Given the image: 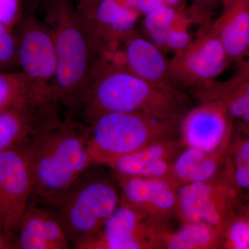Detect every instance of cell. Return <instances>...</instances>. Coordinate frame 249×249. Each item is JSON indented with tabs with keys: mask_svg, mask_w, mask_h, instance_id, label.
<instances>
[{
	"mask_svg": "<svg viewBox=\"0 0 249 249\" xmlns=\"http://www.w3.org/2000/svg\"><path fill=\"white\" fill-rule=\"evenodd\" d=\"M33 178L31 199L55 209L94 165L88 148V126L72 116L27 142Z\"/></svg>",
	"mask_w": 249,
	"mask_h": 249,
	"instance_id": "cell-1",
	"label": "cell"
},
{
	"mask_svg": "<svg viewBox=\"0 0 249 249\" xmlns=\"http://www.w3.org/2000/svg\"><path fill=\"white\" fill-rule=\"evenodd\" d=\"M78 111L89 125L107 113H133L163 120H179L188 111L186 95L156 88L115 59L98 64Z\"/></svg>",
	"mask_w": 249,
	"mask_h": 249,
	"instance_id": "cell-2",
	"label": "cell"
},
{
	"mask_svg": "<svg viewBox=\"0 0 249 249\" xmlns=\"http://www.w3.org/2000/svg\"><path fill=\"white\" fill-rule=\"evenodd\" d=\"M42 18L52 31L56 52L54 98L72 116L79 109L95 70L104 58L72 0H57Z\"/></svg>",
	"mask_w": 249,
	"mask_h": 249,
	"instance_id": "cell-3",
	"label": "cell"
},
{
	"mask_svg": "<svg viewBox=\"0 0 249 249\" xmlns=\"http://www.w3.org/2000/svg\"><path fill=\"white\" fill-rule=\"evenodd\" d=\"M179 120L133 113H107L88 126V148L94 165H108L149 144L178 138Z\"/></svg>",
	"mask_w": 249,
	"mask_h": 249,
	"instance_id": "cell-4",
	"label": "cell"
},
{
	"mask_svg": "<svg viewBox=\"0 0 249 249\" xmlns=\"http://www.w3.org/2000/svg\"><path fill=\"white\" fill-rule=\"evenodd\" d=\"M121 200L112 181L88 170L53 209L71 247L83 249L98 235Z\"/></svg>",
	"mask_w": 249,
	"mask_h": 249,
	"instance_id": "cell-5",
	"label": "cell"
},
{
	"mask_svg": "<svg viewBox=\"0 0 249 249\" xmlns=\"http://www.w3.org/2000/svg\"><path fill=\"white\" fill-rule=\"evenodd\" d=\"M13 33L19 71L30 80L36 91L56 102L54 98L56 52L49 26L39 16L22 12Z\"/></svg>",
	"mask_w": 249,
	"mask_h": 249,
	"instance_id": "cell-6",
	"label": "cell"
},
{
	"mask_svg": "<svg viewBox=\"0 0 249 249\" xmlns=\"http://www.w3.org/2000/svg\"><path fill=\"white\" fill-rule=\"evenodd\" d=\"M229 62L220 41L206 29L186 47L177 50L168 64L175 84L191 91L215 80Z\"/></svg>",
	"mask_w": 249,
	"mask_h": 249,
	"instance_id": "cell-7",
	"label": "cell"
},
{
	"mask_svg": "<svg viewBox=\"0 0 249 249\" xmlns=\"http://www.w3.org/2000/svg\"><path fill=\"white\" fill-rule=\"evenodd\" d=\"M28 142L0 152V225L16 243L19 221L32 196Z\"/></svg>",
	"mask_w": 249,
	"mask_h": 249,
	"instance_id": "cell-8",
	"label": "cell"
},
{
	"mask_svg": "<svg viewBox=\"0 0 249 249\" xmlns=\"http://www.w3.org/2000/svg\"><path fill=\"white\" fill-rule=\"evenodd\" d=\"M237 193L223 178L181 185L178 190V217L183 224H207L221 233L235 213Z\"/></svg>",
	"mask_w": 249,
	"mask_h": 249,
	"instance_id": "cell-9",
	"label": "cell"
},
{
	"mask_svg": "<svg viewBox=\"0 0 249 249\" xmlns=\"http://www.w3.org/2000/svg\"><path fill=\"white\" fill-rule=\"evenodd\" d=\"M167 230L121 200L101 231L83 249H162Z\"/></svg>",
	"mask_w": 249,
	"mask_h": 249,
	"instance_id": "cell-10",
	"label": "cell"
},
{
	"mask_svg": "<svg viewBox=\"0 0 249 249\" xmlns=\"http://www.w3.org/2000/svg\"><path fill=\"white\" fill-rule=\"evenodd\" d=\"M58 103L42 98L27 100L0 113V152L19 146L62 120Z\"/></svg>",
	"mask_w": 249,
	"mask_h": 249,
	"instance_id": "cell-11",
	"label": "cell"
},
{
	"mask_svg": "<svg viewBox=\"0 0 249 249\" xmlns=\"http://www.w3.org/2000/svg\"><path fill=\"white\" fill-rule=\"evenodd\" d=\"M121 200L166 228L178 213V185L172 178H148L114 175Z\"/></svg>",
	"mask_w": 249,
	"mask_h": 249,
	"instance_id": "cell-12",
	"label": "cell"
},
{
	"mask_svg": "<svg viewBox=\"0 0 249 249\" xmlns=\"http://www.w3.org/2000/svg\"><path fill=\"white\" fill-rule=\"evenodd\" d=\"M232 131V120L225 106L210 101L188 109L181 119L179 137L186 147L211 152L219 148Z\"/></svg>",
	"mask_w": 249,
	"mask_h": 249,
	"instance_id": "cell-13",
	"label": "cell"
},
{
	"mask_svg": "<svg viewBox=\"0 0 249 249\" xmlns=\"http://www.w3.org/2000/svg\"><path fill=\"white\" fill-rule=\"evenodd\" d=\"M185 148L186 146L180 137L163 139L124 156L107 167L112 170L114 175L172 178L175 160Z\"/></svg>",
	"mask_w": 249,
	"mask_h": 249,
	"instance_id": "cell-14",
	"label": "cell"
},
{
	"mask_svg": "<svg viewBox=\"0 0 249 249\" xmlns=\"http://www.w3.org/2000/svg\"><path fill=\"white\" fill-rule=\"evenodd\" d=\"M123 64L136 76L156 88L176 95H185L170 76L169 64L157 46L135 32L123 42Z\"/></svg>",
	"mask_w": 249,
	"mask_h": 249,
	"instance_id": "cell-15",
	"label": "cell"
},
{
	"mask_svg": "<svg viewBox=\"0 0 249 249\" xmlns=\"http://www.w3.org/2000/svg\"><path fill=\"white\" fill-rule=\"evenodd\" d=\"M30 201L21 217L18 229V249H70V241L55 211Z\"/></svg>",
	"mask_w": 249,
	"mask_h": 249,
	"instance_id": "cell-16",
	"label": "cell"
},
{
	"mask_svg": "<svg viewBox=\"0 0 249 249\" xmlns=\"http://www.w3.org/2000/svg\"><path fill=\"white\" fill-rule=\"evenodd\" d=\"M220 16L209 30L217 36L230 62H240L249 50V0H222Z\"/></svg>",
	"mask_w": 249,
	"mask_h": 249,
	"instance_id": "cell-17",
	"label": "cell"
},
{
	"mask_svg": "<svg viewBox=\"0 0 249 249\" xmlns=\"http://www.w3.org/2000/svg\"><path fill=\"white\" fill-rule=\"evenodd\" d=\"M232 137V131L220 147L213 152H206L186 147L177 157L172 178L178 186L186 183L204 182L216 178L224 165L226 155Z\"/></svg>",
	"mask_w": 249,
	"mask_h": 249,
	"instance_id": "cell-18",
	"label": "cell"
},
{
	"mask_svg": "<svg viewBox=\"0 0 249 249\" xmlns=\"http://www.w3.org/2000/svg\"><path fill=\"white\" fill-rule=\"evenodd\" d=\"M191 93L200 103H222L232 120L238 119L249 125V79L232 76L225 81L214 80Z\"/></svg>",
	"mask_w": 249,
	"mask_h": 249,
	"instance_id": "cell-19",
	"label": "cell"
},
{
	"mask_svg": "<svg viewBox=\"0 0 249 249\" xmlns=\"http://www.w3.org/2000/svg\"><path fill=\"white\" fill-rule=\"evenodd\" d=\"M220 232L215 228L199 223H186L178 231H165L163 248L211 249L220 247Z\"/></svg>",
	"mask_w": 249,
	"mask_h": 249,
	"instance_id": "cell-20",
	"label": "cell"
},
{
	"mask_svg": "<svg viewBox=\"0 0 249 249\" xmlns=\"http://www.w3.org/2000/svg\"><path fill=\"white\" fill-rule=\"evenodd\" d=\"M223 179L235 191H245L249 194V139H232L228 148Z\"/></svg>",
	"mask_w": 249,
	"mask_h": 249,
	"instance_id": "cell-21",
	"label": "cell"
},
{
	"mask_svg": "<svg viewBox=\"0 0 249 249\" xmlns=\"http://www.w3.org/2000/svg\"><path fill=\"white\" fill-rule=\"evenodd\" d=\"M34 98L49 99L36 91L22 71L0 72V113Z\"/></svg>",
	"mask_w": 249,
	"mask_h": 249,
	"instance_id": "cell-22",
	"label": "cell"
},
{
	"mask_svg": "<svg viewBox=\"0 0 249 249\" xmlns=\"http://www.w3.org/2000/svg\"><path fill=\"white\" fill-rule=\"evenodd\" d=\"M220 248L249 249V219L245 214L235 212L228 219L221 231Z\"/></svg>",
	"mask_w": 249,
	"mask_h": 249,
	"instance_id": "cell-23",
	"label": "cell"
},
{
	"mask_svg": "<svg viewBox=\"0 0 249 249\" xmlns=\"http://www.w3.org/2000/svg\"><path fill=\"white\" fill-rule=\"evenodd\" d=\"M178 12L175 8L165 6L145 15L144 27L152 38L163 45L167 33L172 29Z\"/></svg>",
	"mask_w": 249,
	"mask_h": 249,
	"instance_id": "cell-24",
	"label": "cell"
},
{
	"mask_svg": "<svg viewBox=\"0 0 249 249\" xmlns=\"http://www.w3.org/2000/svg\"><path fill=\"white\" fill-rule=\"evenodd\" d=\"M19 71L13 29L0 22V72Z\"/></svg>",
	"mask_w": 249,
	"mask_h": 249,
	"instance_id": "cell-25",
	"label": "cell"
},
{
	"mask_svg": "<svg viewBox=\"0 0 249 249\" xmlns=\"http://www.w3.org/2000/svg\"><path fill=\"white\" fill-rule=\"evenodd\" d=\"M222 0H193L191 6L188 8V14L193 22L199 23L203 30L211 25L213 11L219 1Z\"/></svg>",
	"mask_w": 249,
	"mask_h": 249,
	"instance_id": "cell-26",
	"label": "cell"
},
{
	"mask_svg": "<svg viewBox=\"0 0 249 249\" xmlns=\"http://www.w3.org/2000/svg\"><path fill=\"white\" fill-rule=\"evenodd\" d=\"M191 41V37L186 32L183 31H175L172 28L165 36L163 45H167L170 48L178 50L186 47Z\"/></svg>",
	"mask_w": 249,
	"mask_h": 249,
	"instance_id": "cell-27",
	"label": "cell"
},
{
	"mask_svg": "<svg viewBox=\"0 0 249 249\" xmlns=\"http://www.w3.org/2000/svg\"><path fill=\"white\" fill-rule=\"evenodd\" d=\"M57 0H21L22 12L35 14L42 18L45 11Z\"/></svg>",
	"mask_w": 249,
	"mask_h": 249,
	"instance_id": "cell-28",
	"label": "cell"
},
{
	"mask_svg": "<svg viewBox=\"0 0 249 249\" xmlns=\"http://www.w3.org/2000/svg\"><path fill=\"white\" fill-rule=\"evenodd\" d=\"M77 12L85 22L89 20L98 4L102 0H72Z\"/></svg>",
	"mask_w": 249,
	"mask_h": 249,
	"instance_id": "cell-29",
	"label": "cell"
},
{
	"mask_svg": "<svg viewBox=\"0 0 249 249\" xmlns=\"http://www.w3.org/2000/svg\"><path fill=\"white\" fill-rule=\"evenodd\" d=\"M166 6L164 0H137V9L139 13L143 15Z\"/></svg>",
	"mask_w": 249,
	"mask_h": 249,
	"instance_id": "cell-30",
	"label": "cell"
},
{
	"mask_svg": "<svg viewBox=\"0 0 249 249\" xmlns=\"http://www.w3.org/2000/svg\"><path fill=\"white\" fill-rule=\"evenodd\" d=\"M237 71L233 76L241 79H249V50L244 58L237 62Z\"/></svg>",
	"mask_w": 249,
	"mask_h": 249,
	"instance_id": "cell-31",
	"label": "cell"
},
{
	"mask_svg": "<svg viewBox=\"0 0 249 249\" xmlns=\"http://www.w3.org/2000/svg\"><path fill=\"white\" fill-rule=\"evenodd\" d=\"M18 249L17 243L0 225V249Z\"/></svg>",
	"mask_w": 249,
	"mask_h": 249,
	"instance_id": "cell-32",
	"label": "cell"
},
{
	"mask_svg": "<svg viewBox=\"0 0 249 249\" xmlns=\"http://www.w3.org/2000/svg\"><path fill=\"white\" fill-rule=\"evenodd\" d=\"M166 6L175 8L182 2L183 0H164Z\"/></svg>",
	"mask_w": 249,
	"mask_h": 249,
	"instance_id": "cell-33",
	"label": "cell"
},
{
	"mask_svg": "<svg viewBox=\"0 0 249 249\" xmlns=\"http://www.w3.org/2000/svg\"><path fill=\"white\" fill-rule=\"evenodd\" d=\"M242 213H243L245 214L246 217L248 218L249 219V202L247 203V205L244 207L243 211H242Z\"/></svg>",
	"mask_w": 249,
	"mask_h": 249,
	"instance_id": "cell-34",
	"label": "cell"
},
{
	"mask_svg": "<svg viewBox=\"0 0 249 249\" xmlns=\"http://www.w3.org/2000/svg\"><path fill=\"white\" fill-rule=\"evenodd\" d=\"M247 129H248V130H247V137H248V138L249 139V125L247 126Z\"/></svg>",
	"mask_w": 249,
	"mask_h": 249,
	"instance_id": "cell-35",
	"label": "cell"
},
{
	"mask_svg": "<svg viewBox=\"0 0 249 249\" xmlns=\"http://www.w3.org/2000/svg\"></svg>",
	"mask_w": 249,
	"mask_h": 249,
	"instance_id": "cell-36",
	"label": "cell"
}]
</instances>
